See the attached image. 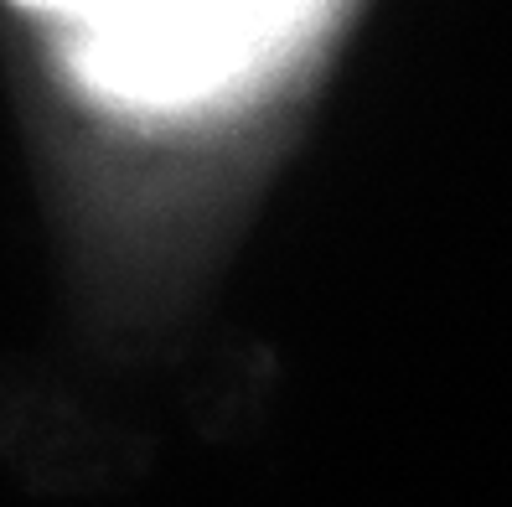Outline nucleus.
I'll return each instance as SVG.
<instances>
[{"label":"nucleus","mask_w":512,"mask_h":507,"mask_svg":"<svg viewBox=\"0 0 512 507\" xmlns=\"http://www.w3.org/2000/svg\"><path fill=\"white\" fill-rule=\"evenodd\" d=\"M57 32L99 104L192 114L254 88L306 42L331 0H16Z\"/></svg>","instance_id":"obj_1"}]
</instances>
